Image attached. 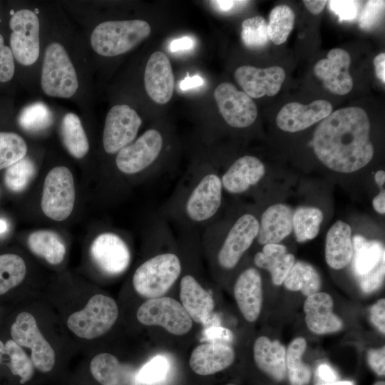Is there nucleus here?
I'll return each instance as SVG.
<instances>
[{
    "label": "nucleus",
    "mask_w": 385,
    "mask_h": 385,
    "mask_svg": "<svg viewBox=\"0 0 385 385\" xmlns=\"http://www.w3.org/2000/svg\"><path fill=\"white\" fill-rule=\"evenodd\" d=\"M218 168L197 163L180 179L157 213L179 235L201 233L217 219L223 202Z\"/></svg>",
    "instance_id": "1"
},
{
    "label": "nucleus",
    "mask_w": 385,
    "mask_h": 385,
    "mask_svg": "<svg viewBox=\"0 0 385 385\" xmlns=\"http://www.w3.org/2000/svg\"><path fill=\"white\" fill-rule=\"evenodd\" d=\"M370 120L363 108L345 107L321 120L313 133L317 158L332 170L350 173L366 165L374 155Z\"/></svg>",
    "instance_id": "2"
},
{
    "label": "nucleus",
    "mask_w": 385,
    "mask_h": 385,
    "mask_svg": "<svg viewBox=\"0 0 385 385\" xmlns=\"http://www.w3.org/2000/svg\"><path fill=\"white\" fill-rule=\"evenodd\" d=\"M259 220L245 212L230 220H215L201 232L203 245L213 251L220 269L235 268L257 237Z\"/></svg>",
    "instance_id": "3"
},
{
    "label": "nucleus",
    "mask_w": 385,
    "mask_h": 385,
    "mask_svg": "<svg viewBox=\"0 0 385 385\" xmlns=\"http://www.w3.org/2000/svg\"><path fill=\"white\" fill-rule=\"evenodd\" d=\"M171 150L163 134L150 128L116 154L115 168L122 176L153 180L165 171L163 156Z\"/></svg>",
    "instance_id": "4"
},
{
    "label": "nucleus",
    "mask_w": 385,
    "mask_h": 385,
    "mask_svg": "<svg viewBox=\"0 0 385 385\" xmlns=\"http://www.w3.org/2000/svg\"><path fill=\"white\" fill-rule=\"evenodd\" d=\"M175 239L166 250H159L145 259L135 270L132 284L135 292L148 299L165 294L180 277L183 261L173 250Z\"/></svg>",
    "instance_id": "5"
},
{
    "label": "nucleus",
    "mask_w": 385,
    "mask_h": 385,
    "mask_svg": "<svg viewBox=\"0 0 385 385\" xmlns=\"http://www.w3.org/2000/svg\"><path fill=\"white\" fill-rule=\"evenodd\" d=\"M150 32L149 24L143 20L106 21L93 29L91 45L101 56H115L138 46L149 36Z\"/></svg>",
    "instance_id": "6"
},
{
    "label": "nucleus",
    "mask_w": 385,
    "mask_h": 385,
    "mask_svg": "<svg viewBox=\"0 0 385 385\" xmlns=\"http://www.w3.org/2000/svg\"><path fill=\"white\" fill-rule=\"evenodd\" d=\"M41 85L51 97L68 98L78 87L77 74L64 47L57 43L48 44L44 53Z\"/></svg>",
    "instance_id": "7"
},
{
    "label": "nucleus",
    "mask_w": 385,
    "mask_h": 385,
    "mask_svg": "<svg viewBox=\"0 0 385 385\" xmlns=\"http://www.w3.org/2000/svg\"><path fill=\"white\" fill-rule=\"evenodd\" d=\"M118 317L115 301L108 296L98 294L88 300L83 309L70 315L67 326L77 337L93 339L106 334Z\"/></svg>",
    "instance_id": "8"
},
{
    "label": "nucleus",
    "mask_w": 385,
    "mask_h": 385,
    "mask_svg": "<svg viewBox=\"0 0 385 385\" xmlns=\"http://www.w3.org/2000/svg\"><path fill=\"white\" fill-rule=\"evenodd\" d=\"M76 199L73 175L65 166H58L47 174L41 200L44 215L56 221H63L71 214Z\"/></svg>",
    "instance_id": "9"
},
{
    "label": "nucleus",
    "mask_w": 385,
    "mask_h": 385,
    "mask_svg": "<svg viewBox=\"0 0 385 385\" xmlns=\"http://www.w3.org/2000/svg\"><path fill=\"white\" fill-rule=\"evenodd\" d=\"M136 317L143 324L160 326L175 335L185 334L192 326L182 304L167 297L148 299L138 308Z\"/></svg>",
    "instance_id": "10"
},
{
    "label": "nucleus",
    "mask_w": 385,
    "mask_h": 385,
    "mask_svg": "<svg viewBox=\"0 0 385 385\" xmlns=\"http://www.w3.org/2000/svg\"><path fill=\"white\" fill-rule=\"evenodd\" d=\"M9 26L11 50L14 58L24 66L34 64L40 53L39 20L31 10L23 9L14 13Z\"/></svg>",
    "instance_id": "11"
},
{
    "label": "nucleus",
    "mask_w": 385,
    "mask_h": 385,
    "mask_svg": "<svg viewBox=\"0 0 385 385\" xmlns=\"http://www.w3.org/2000/svg\"><path fill=\"white\" fill-rule=\"evenodd\" d=\"M90 254L96 267L108 276L123 274L131 261L128 243L114 231H105L98 235L91 245Z\"/></svg>",
    "instance_id": "12"
},
{
    "label": "nucleus",
    "mask_w": 385,
    "mask_h": 385,
    "mask_svg": "<svg viewBox=\"0 0 385 385\" xmlns=\"http://www.w3.org/2000/svg\"><path fill=\"white\" fill-rule=\"evenodd\" d=\"M11 335L19 345L31 350V360L40 371L46 373L53 368L55 352L31 313L24 312L17 315L11 327Z\"/></svg>",
    "instance_id": "13"
},
{
    "label": "nucleus",
    "mask_w": 385,
    "mask_h": 385,
    "mask_svg": "<svg viewBox=\"0 0 385 385\" xmlns=\"http://www.w3.org/2000/svg\"><path fill=\"white\" fill-rule=\"evenodd\" d=\"M142 120L137 112L129 106L121 104L113 106L108 111L103 133L105 152L116 155L122 148L135 140Z\"/></svg>",
    "instance_id": "14"
},
{
    "label": "nucleus",
    "mask_w": 385,
    "mask_h": 385,
    "mask_svg": "<svg viewBox=\"0 0 385 385\" xmlns=\"http://www.w3.org/2000/svg\"><path fill=\"white\" fill-rule=\"evenodd\" d=\"M214 97L223 119L230 127L245 128L250 126L257 116L255 103L244 91L227 82L219 84Z\"/></svg>",
    "instance_id": "15"
},
{
    "label": "nucleus",
    "mask_w": 385,
    "mask_h": 385,
    "mask_svg": "<svg viewBox=\"0 0 385 385\" xmlns=\"http://www.w3.org/2000/svg\"><path fill=\"white\" fill-rule=\"evenodd\" d=\"M350 64L349 53L344 49L336 48L328 52L327 58L316 63L314 73L330 92L346 95L353 87V79L349 73Z\"/></svg>",
    "instance_id": "16"
},
{
    "label": "nucleus",
    "mask_w": 385,
    "mask_h": 385,
    "mask_svg": "<svg viewBox=\"0 0 385 385\" xmlns=\"http://www.w3.org/2000/svg\"><path fill=\"white\" fill-rule=\"evenodd\" d=\"M234 76L246 94L250 98H260L273 96L279 91L285 79V71L277 66L266 68L242 66L235 70Z\"/></svg>",
    "instance_id": "17"
},
{
    "label": "nucleus",
    "mask_w": 385,
    "mask_h": 385,
    "mask_svg": "<svg viewBox=\"0 0 385 385\" xmlns=\"http://www.w3.org/2000/svg\"><path fill=\"white\" fill-rule=\"evenodd\" d=\"M332 112V106L326 100H316L308 105L291 102L280 109L276 123L282 130L296 133L322 120Z\"/></svg>",
    "instance_id": "18"
},
{
    "label": "nucleus",
    "mask_w": 385,
    "mask_h": 385,
    "mask_svg": "<svg viewBox=\"0 0 385 385\" xmlns=\"http://www.w3.org/2000/svg\"><path fill=\"white\" fill-rule=\"evenodd\" d=\"M265 174L262 162L253 155L235 160L220 173L223 190L232 195L242 194L257 185Z\"/></svg>",
    "instance_id": "19"
},
{
    "label": "nucleus",
    "mask_w": 385,
    "mask_h": 385,
    "mask_svg": "<svg viewBox=\"0 0 385 385\" xmlns=\"http://www.w3.org/2000/svg\"><path fill=\"white\" fill-rule=\"evenodd\" d=\"M174 83V75L168 56L161 51L152 53L144 73L145 88L150 98L157 103H167L172 98Z\"/></svg>",
    "instance_id": "20"
},
{
    "label": "nucleus",
    "mask_w": 385,
    "mask_h": 385,
    "mask_svg": "<svg viewBox=\"0 0 385 385\" xmlns=\"http://www.w3.org/2000/svg\"><path fill=\"white\" fill-rule=\"evenodd\" d=\"M180 298L182 306L192 320L205 325L210 322L214 300L194 274L185 273L181 277Z\"/></svg>",
    "instance_id": "21"
},
{
    "label": "nucleus",
    "mask_w": 385,
    "mask_h": 385,
    "mask_svg": "<svg viewBox=\"0 0 385 385\" xmlns=\"http://www.w3.org/2000/svg\"><path fill=\"white\" fill-rule=\"evenodd\" d=\"M234 294L245 319L250 322L257 320L262 304V283L256 268L248 267L240 274L235 283Z\"/></svg>",
    "instance_id": "22"
},
{
    "label": "nucleus",
    "mask_w": 385,
    "mask_h": 385,
    "mask_svg": "<svg viewBox=\"0 0 385 385\" xmlns=\"http://www.w3.org/2000/svg\"><path fill=\"white\" fill-rule=\"evenodd\" d=\"M334 302L330 294L317 292L307 297L304 303L305 322L314 333L323 334L339 331L341 319L333 312Z\"/></svg>",
    "instance_id": "23"
},
{
    "label": "nucleus",
    "mask_w": 385,
    "mask_h": 385,
    "mask_svg": "<svg viewBox=\"0 0 385 385\" xmlns=\"http://www.w3.org/2000/svg\"><path fill=\"white\" fill-rule=\"evenodd\" d=\"M234 359L235 351L230 345L207 342L194 349L189 364L197 374L207 376L227 369Z\"/></svg>",
    "instance_id": "24"
},
{
    "label": "nucleus",
    "mask_w": 385,
    "mask_h": 385,
    "mask_svg": "<svg viewBox=\"0 0 385 385\" xmlns=\"http://www.w3.org/2000/svg\"><path fill=\"white\" fill-rule=\"evenodd\" d=\"M292 210L282 203L268 207L261 215L257 237L260 245L277 244L292 231Z\"/></svg>",
    "instance_id": "25"
},
{
    "label": "nucleus",
    "mask_w": 385,
    "mask_h": 385,
    "mask_svg": "<svg viewBox=\"0 0 385 385\" xmlns=\"http://www.w3.org/2000/svg\"><path fill=\"white\" fill-rule=\"evenodd\" d=\"M90 371L101 385H139L137 371L132 366L121 364L109 353L95 356L91 361Z\"/></svg>",
    "instance_id": "26"
},
{
    "label": "nucleus",
    "mask_w": 385,
    "mask_h": 385,
    "mask_svg": "<svg viewBox=\"0 0 385 385\" xmlns=\"http://www.w3.org/2000/svg\"><path fill=\"white\" fill-rule=\"evenodd\" d=\"M253 354L260 370L276 381L284 379L287 376L286 349L280 342L261 336L255 342Z\"/></svg>",
    "instance_id": "27"
},
{
    "label": "nucleus",
    "mask_w": 385,
    "mask_h": 385,
    "mask_svg": "<svg viewBox=\"0 0 385 385\" xmlns=\"http://www.w3.org/2000/svg\"><path fill=\"white\" fill-rule=\"evenodd\" d=\"M351 227L341 220L337 221L329 230L326 237L325 259L334 270L345 267L353 256Z\"/></svg>",
    "instance_id": "28"
},
{
    "label": "nucleus",
    "mask_w": 385,
    "mask_h": 385,
    "mask_svg": "<svg viewBox=\"0 0 385 385\" xmlns=\"http://www.w3.org/2000/svg\"><path fill=\"white\" fill-rule=\"evenodd\" d=\"M295 262V257L287 253V247L281 244L264 245L262 250L255 254V265L268 270L275 285L283 283L286 275Z\"/></svg>",
    "instance_id": "29"
},
{
    "label": "nucleus",
    "mask_w": 385,
    "mask_h": 385,
    "mask_svg": "<svg viewBox=\"0 0 385 385\" xmlns=\"http://www.w3.org/2000/svg\"><path fill=\"white\" fill-rule=\"evenodd\" d=\"M352 244L351 269L356 278L369 272L385 257L384 246L379 240H369L356 235L352 237Z\"/></svg>",
    "instance_id": "30"
},
{
    "label": "nucleus",
    "mask_w": 385,
    "mask_h": 385,
    "mask_svg": "<svg viewBox=\"0 0 385 385\" xmlns=\"http://www.w3.org/2000/svg\"><path fill=\"white\" fill-rule=\"evenodd\" d=\"M28 246L36 255L51 265H58L64 259L66 246L61 237L55 232L40 230L31 233Z\"/></svg>",
    "instance_id": "31"
},
{
    "label": "nucleus",
    "mask_w": 385,
    "mask_h": 385,
    "mask_svg": "<svg viewBox=\"0 0 385 385\" xmlns=\"http://www.w3.org/2000/svg\"><path fill=\"white\" fill-rule=\"evenodd\" d=\"M61 135L65 148L73 158L80 159L88 153V140L77 115L68 113L64 115L61 125Z\"/></svg>",
    "instance_id": "32"
},
{
    "label": "nucleus",
    "mask_w": 385,
    "mask_h": 385,
    "mask_svg": "<svg viewBox=\"0 0 385 385\" xmlns=\"http://www.w3.org/2000/svg\"><path fill=\"white\" fill-rule=\"evenodd\" d=\"M284 287L291 291H299L309 297L319 292L321 279L319 273L311 265L295 262L283 282Z\"/></svg>",
    "instance_id": "33"
},
{
    "label": "nucleus",
    "mask_w": 385,
    "mask_h": 385,
    "mask_svg": "<svg viewBox=\"0 0 385 385\" xmlns=\"http://www.w3.org/2000/svg\"><path fill=\"white\" fill-rule=\"evenodd\" d=\"M307 348L303 337L292 340L286 349V369L290 385H307L311 379V369L302 360Z\"/></svg>",
    "instance_id": "34"
},
{
    "label": "nucleus",
    "mask_w": 385,
    "mask_h": 385,
    "mask_svg": "<svg viewBox=\"0 0 385 385\" xmlns=\"http://www.w3.org/2000/svg\"><path fill=\"white\" fill-rule=\"evenodd\" d=\"M323 213L315 207L302 206L292 215V230L296 240L304 242L317 237L323 220Z\"/></svg>",
    "instance_id": "35"
},
{
    "label": "nucleus",
    "mask_w": 385,
    "mask_h": 385,
    "mask_svg": "<svg viewBox=\"0 0 385 385\" xmlns=\"http://www.w3.org/2000/svg\"><path fill=\"white\" fill-rule=\"evenodd\" d=\"M294 22L295 14L290 7L283 4L275 6L269 16V39L276 45L284 43L293 29Z\"/></svg>",
    "instance_id": "36"
},
{
    "label": "nucleus",
    "mask_w": 385,
    "mask_h": 385,
    "mask_svg": "<svg viewBox=\"0 0 385 385\" xmlns=\"http://www.w3.org/2000/svg\"><path fill=\"white\" fill-rule=\"evenodd\" d=\"M26 273L24 260L15 254L0 255V295L18 286Z\"/></svg>",
    "instance_id": "37"
},
{
    "label": "nucleus",
    "mask_w": 385,
    "mask_h": 385,
    "mask_svg": "<svg viewBox=\"0 0 385 385\" xmlns=\"http://www.w3.org/2000/svg\"><path fill=\"white\" fill-rule=\"evenodd\" d=\"M36 173L34 161L24 157L6 168L4 183L10 191L21 192L29 186Z\"/></svg>",
    "instance_id": "38"
},
{
    "label": "nucleus",
    "mask_w": 385,
    "mask_h": 385,
    "mask_svg": "<svg viewBox=\"0 0 385 385\" xmlns=\"http://www.w3.org/2000/svg\"><path fill=\"white\" fill-rule=\"evenodd\" d=\"M51 111L44 103H34L25 107L19 117V125L25 130L32 133L43 131L53 123Z\"/></svg>",
    "instance_id": "39"
},
{
    "label": "nucleus",
    "mask_w": 385,
    "mask_h": 385,
    "mask_svg": "<svg viewBox=\"0 0 385 385\" xmlns=\"http://www.w3.org/2000/svg\"><path fill=\"white\" fill-rule=\"evenodd\" d=\"M27 145L15 133L0 132V170L7 168L26 156Z\"/></svg>",
    "instance_id": "40"
},
{
    "label": "nucleus",
    "mask_w": 385,
    "mask_h": 385,
    "mask_svg": "<svg viewBox=\"0 0 385 385\" xmlns=\"http://www.w3.org/2000/svg\"><path fill=\"white\" fill-rule=\"evenodd\" d=\"M4 354L10 359L8 366L11 373L21 377V384H24L31 379L34 366L22 347L14 340L9 339L6 342Z\"/></svg>",
    "instance_id": "41"
},
{
    "label": "nucleus",
    "mask_w": 385,
    "mask_h": 385,
    "mask_svg": "<svg viewBox=\"0 0 385 385\" xmlns=\"http://www.w3.org/2000/svg\"><path fill=\"white\" fill-rule=\"evenodd\" d=\"M241 38L247 48H263L269 43L267 24L261 16L247 19L242 24Z\"/></svg>",
    "instance_id": "42"
},
{
    "label": "nucleus",
    "mask_w": 385,
    "mask_h": 385,
    "mask_svg": "<svg viewBox=\"0 0 385 385\" xmlns=\"http://www.w3.org/2000/svg\"><path fill=\"white\" fill-rule=\"evenodd\" d=\"M170 369V360L164 355L158 354L137 371L138 381L143 385H158L166 379Z\"/></svg>",
    "instance_id": "43"
},
{
    "label": "nucleus",
    "mask_w": 385,
    "mask_h": 385,
    "mask_svg": "<svg viewBox=\"0 0 385 385\" xmlns=\"http://www.w3.org/2000/svg\"><path fill=\"white\" fill-rule=\"evenodd\" d=\"M384 1H366L359 19L360 28L368 31L374 27L384 14Z\"/></svg>",
    "instance_id": "44"
},
{
    "label": "nucleus",
    "mask_w": 385,
    "mask_h": 385,
    "mask_svg": "<svg viewBox=\"0 0 385 385\" xmlns=\"http://www.w3.org/2000/svg\"><path fill=\"white\" fill-rule=\"evenodd\" d=\"M385 274V257L367 274L358 277L361 290L366 293L377 290L382 284Z\"/></svg>",
    "instance_id": "45"
},
{
    "label": "nucleus",
    "mask_w": 385,
    "mask_h": 385,
    "mask_svg": "<svg viewBox=\"0 0 385 385\" xmlns=\"http://www.w3.org/2000/svg\"><path fill=\"white\" fill-rule=\"evenodd\" d=\"M327 2L330 10L342 21L354 19L359 12L361 5V2L359 1L332 0Z\"/></svg>",
    "instance_id": "46"
},
{
    "label": "nucleus",
    "mask_w": 385,
    "mask_h": 385,
    "mask_svg": "<svg viewBox=\"0 0 385 385\" xmlns=\"http://www.w3.org/2000/svg\"><path fill=\"white\" fill-rule=\"evenodd\" d=\"M14 55L10 48L4 45V38L0 34V82L10 81L14 74Z\"/></svg>",
    "instance_id": "47"
},
{
    "label": "nucleus",
    "mask_w": 385,
    "mask_h": 385,
    "mask_svg": "<svg viewBox=\"0 0 385 385\" xmlns=\"http://www.w3.org/2000/svg\"><path fill=\"white\" fill-rule=\"evenodd\" d=\"M203 339L211 343H219L230 345L234 339L232 332L219 324L212 325L203 332Z\"/></svg>",
    "instance_id": "48"
},
{
    "label": "nucleus",
    "mask_w": 385,
    "mask_h": 385,
    "mask_svg": "<svg viewBox=\"0 0 385 385\" xmlns=\"http://www.w3.org/2000/svg\"><path fill=\"white\" fill-rule=\"evenodd\" d=\"M368 363L371 369L378 375L385 374V348L371 349L367 354Z\"/></svg>",
    "instance_id": "49"
},
{
    "label": "nucleus",
    "mask_w": 385,
    "mask_h": 385,
    "mask_svg": "<svg viewBox=\"0 0 385 385\" xmlns=\"http://www.w3.org/2000/svg\"><path fill=\"white\" fill-rule=\"evenodd\" d=\"M370 318L373 324L383 334L385 333V299H380L371 307Z\"/></svg>",
    "instance_id": "50"
},
{
    "label": "nucleus",
    "mask_w": 385,
    "mask_h": 385,
    "mask_svg": "<svg viewBox=\"0 0 385 385\" xmlns=\"http://www.w3.org/2000/svg\"><path fill=\"white\" fill-rule=\"evenodd\" d=\"M247 1H231V0H216L210 1V5L217 11L222 13L231 12L240 7L247 4Z\"/></svg>",
    "instance_id": "51"
},
{
    "label": "nucleus",
    "mask_w": 385,
    "mask_h": 385,
    "mask_svg": "<svg viewBox=\"0 0 385 385\" xmlns=\"http://www.w3.org/2000/svg\"><path fill=\"white\" fill-rule=\"evenodd\" d=\"M195 45V41L190 36H183L172 41L169 50L172 53L191 50Z\"/></svg>",
    "instance_id": "52"
},
{
    "label": "nucleus",
    "mask_w": 385,
    "mask_h": 385,
    "mask_svg": "<svg viewBox=\"0 0 385 385\" xmlns=\"http://www.w3.org/2000/svg\"><path fill=\"white\" fill-rule=\"evenodd\" d=\"M203 84L204 80L201 76L198 75L190 76L189 74L187 73L186 77L180 83V88L182 91H188L195 88H198Z\"/></svg>",
    "instance_id": "53"
},
{
    "label": "nucleus",
    "mask_w": 385,
    "mask_h": 385,
    "mask_svg": "<svg viewBox=\"0 0 385 385\" xmlns=\"http://www.w3.org/2000/svg\"><path fill=\"white\" fill-rule=\"evenodd\" d=\"M317 374L319 377L326 383L336 381L338 379L335 371L327 364H322L319 366Z\"/></svg>",
    "instance_id": "54"
},
{
    "label": "nucleus",
    "mask_w": 385,
    "mask_h": 385,
    "mask_svg": "<svg viewBox=\"0 0 385 385\" xmlns=\"http://www.w3.org/2000/svg\"><path fill=\"white\" fill-rule=\"evenodd\" d=\"M374 65L376 77L385 83V53H379L374 59Z\"/></svg>",
    "instance_id": "55"
},
{
    "label": "nucleus",
    "mask_w": 385,
    "mask_h": 385,
    "mask_svg": "<svg viewBox=\"0 0 385 385\" xmlns=\"http://www.w3.org/2000/svg\"><path fill=\"white\" fill-rule=\"evenodd\" d=\"M303 3L310 13L317 15L323 11L327 1L304 0Z\"/></svg>",
    "instance_id": "56"
},
{
    "label": "nucleus",
    "mask_w": 385,
    "mask_h": 385,
    "mask_svg": "<svg viewBox=\"0 0 385 385\" xmlns=\"http://www.w3.org/2000/svg\"><path fill=\"white\" fill-rule=\"evenodd\" d=\"M374 209L379 214L385 213V192L381 190L372 201Z\"/></svg>",
    "instance_id": "57"
},
{
    "label": "nucleus",
    "mask_w": 385,
    "mask_h": 385,
    "mask_svg": "<svg viewBox=\"0 0 385 385\" xmlns=\"http://www.w3.org/2000/svg\"><path fill=\"white\" fill-rule=\"evenodd\" d=\"M374 179L376 183L379 185L382 186L385 183V173L384 170H378L375 175H374Z\"/></svg>",
    "instance_id": "58"
},
{
    "label": "nucleus",
    "mask_w": 385,
    "mask_h": 385,
    "mask_svg": "<svg viewBox=\"0 0 385 385\" xmlns=\"http://www.w3.org/2000/svg\"><path fill=\"white\" fill-rule=\"evenodd\" d=\"M8 229H9L8 222L3 219H0V235L6 233Z\"/></svg>",
    "instance_id": "59"
},
{
    "label": "nucleus",
    "mask_w": 385,
    "mask_h": 385,
    "mask_svg": "<svg viewBox=\"0 0 385 385\" xmlns=\"http://www.w3.org/2000/svg\"><path fill=\"white\" fill-rule=\"evenodd\" d=\"M322 385H354L351 381H336L334 382L326 383Z\"/></svg>",
    "instance_id": "60"
},
{
    "label": "nucleus",
    "mask_w": 385,
    "mask_h": 385,
    "mask_svg": "<svg viewBox=\"0 0 385 385\" xmlns=\"http://www.w3.org/2000/svg\"><path fill=\"white\" fill-rule=\"evenodd\" d=\"M4 354V343L0 340V364L3 361V356Z\"/></svg>",
    "instance_id": "61"
},
{
    "label": "nucleus",
    "mask_w": 385,
    "mask_h": 385,
    "mask_svg": "<svg viewBox=\"0 0 385 385\" xmlns=\"http://www.w3.org/2000/svg\"><path fill=\"white\" fill-rule=\"evenodd\" d=\"M374 385H385V383L384 381H380L376 382Z\"/></svg>",
    "instance_id": "62"
},
{
    "label": "nucleus",
    "mask_w": 385,
    "mask_h": 385,
    "mask_svg": "<svg viewBox=\"0 0 385 385\" xmlns=\"http://www.w3.org/2000/svg\"><path fill=\"white\" fill-rule=\"evenodd\" d=\"M228 385H234V384H228Z\"/></svg>",
    "instance_id": "63"
},
{
    "label": "nucleus",
    "mask_w": 385,
    "mask_h": 385,
    "mask_svg": "<svg viewBox=\"0 0 385 385\" xmlns=\"http://www.w3.org/2000/svg\"><path fill=\"white\" fill-rule=\"evenodd\" d=\"M0 21H1V19H0Z\"/></svg>",
    "instance_id": "64"
}]
</instances>
